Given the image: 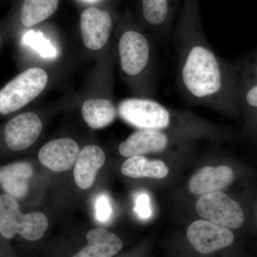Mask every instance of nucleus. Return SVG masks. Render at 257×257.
<instances>
[{"mask_svg": "<svg viewBox=\"0 0 257 257\" xmlns=\"http://www.w3.org/2000/svg\"><path fill=\"white\" fill-rule=\"evenodd\" d=\"M177 82L189 100L228 109L236 103L231 66L221 60L206 38L199 0H184L174 31Z\"/></svg>", "mask_w": 257, "mask_h": 257, "instance_id": "nucleus-1", "label": "nucleus"}, {"mask_svg": "<svg viewBox=\"0 0 257 257\" xmlns=\"http://www.w3.org/2000/svg\"><path fill=\"white\" fill-rule=\"evenodd\" d=\"M120 65L123 73L141 83L146 98L150 96V82L155 65V52L149 37L137 28L124 29L118 42Z\"/></svg>", "mask_w": 257, "mask_h": 257, "instance_id": "nucleus-2", "label": "nucleus"}, {"mask_svg": "<svg viewBox=\"0 0 257 257\" xmlns=\"http://www.w3.org/2000/svg\"><path fill=\"white\" fill-rule=\"evenodd\" d=\"M47 216L33 211L23 214L18 201L8 194L0 195V234L11 239L20 234L28 241L41 239L48 228Z\"/></svg>", "mask_w": 257, "mask_h": 257, "instance_id": "nucleus-3", "label": "nucleus"}, {"mask_svg": "<svg viewBox=\"0 0 257 257\" xmlns=\"http://www.w3.org/2000/svg\"><path fill=\"white\" fill-rule=\"evenodd\" d=\"M47 82L46 72L37 67L19 74L0 91V114H8L27 105L41 94Z\"/></svg>", "mask_w": 257, "mask_h": 257, "instance_id": "nucleus-4", "label": "nucleus"}, {"mask_svg": "<svg viewBox=\"0 0 257 257\" xmlns=\"http://www.w3.org/2000/svg\"><path fill=\"white\" fill-rule=\"evenodd\" d=\"M196 211L201 217L229 229H239L244 221L241 206L221 192L204 194L196 204Z\"/></svg>", "mask_w": 257, "mask_h": 257, "instance_id": "nucleus-5", "label": "nucleus"}, {"mask_svg": "<svg viewBox=\"0 0 257 257\" xmlns=\"http://www.w3.org/2000/svg\"><path fill=\"white\" fill-rule=\"evenodd\" d=\"M187 236L193 247L203 254L227 247L234 241V235L229 228L206 219L189 225Z\"/></svg>", "mask_w": 257, "mask_h": 257, "instance_id": "nucleus-6", "label": "nucleus"}, {"mask_svg": "<svg viewBox=\"0 0 257 257\" xmlns=\"http://www.w3.org/2000/svg\"><path fill=\"white\" fill-rule=\"evenodd\" d=\"M180 0H141V15L144 23L159 41L170 36L172 24Z\"/></svg>", "mask_w": 257, "mask_h": 257, "instance_id": "nucleus-7", "label": "nucleus"}, {"mask_svg": "<svg viewBox=\"0 0 257 257\" xmlns=\"http://www.w3.org/2000/svg\"><path fill=\"white\" fill-rule=\"evenodd\" d=\"M113 20L110 13L99 8L84 10L80 18L83 42L89 50H99L110 37Z\"/></svg>", "mask_w": 257, "mask_h": 257, "instance_id": "nucleus-8", "label": "nucleus"}, {"mask_svg": "<svg viewBox=\"0 0 257 257\" xmlns=\"http://www.w3.org/2000/svg\"><path fill=\"white\" fill-rule=\"evenodd\" d=\"M42 130V123L38 115L24 113L10 120L5 126V142L10 150L21 151L36 142Z\"/></svg>", "mask_w": 257, "mask_h": 257, "instance_id": "nucleus-9", "label": "nucleus"}, {"mask_svg": "<svg viewBox=\"0 0 257 257\" xmlns=\"http://www.w3.org/2000/svg\"><path fill=\"white\" fill-rule=\"evenodd\" d=\"M79 153L77 143L70 138H61L45 144L39 152L42 165L55 172H65L75 165Z\"/></svg>", "mask_w": 257, "mask_h": 257, "instance_id": "nucleus-10", "label": "nucleus"}, {"mask_svg": "<svg viewBox=\"0 0 257 257\" xmlns=\"http://www.w3.org/2000/svg\"><path fill=\"white\" fill-rule=\"evenodd\" d=\"M170 138L165 132L157 130H140L120 144V155L124 157L149 153H160L167 150Z\"/></svg>", "mask_w": 257, "mask_h": 257, "instance_id": "nucleus-11", "label": "nucleus"}, {"mask_svg": "<svg viewBox=\"0 0 257 257\" xmlns=\"http://www.w3.org/2000/svg\"><path fill=\"white\" fill-rule=\"evenodd\" d=\"M234 171L228 166L203 167L194 174L189 182V189L196 195L221 192L232 183Z\"/></svg>", "mask_w": 257, "mask_h": 257, "instance_id": "nucleus-12", "label": "nucleus"}, {"mask_svg": "<svg viewBox=\"0 0 257 257\" xmlns=\"http://www.w3.org/2000/svg\"><path fill=\"white\" fill-rule=\"evenodd\" d=\"M105 160L102 149L96 145H87L79 151L74 169V181L79 188L87 190L92 187Z\"/></svg>", "mask_w": 257, "mask_h": 257, "instance_id": "nucleus-13", "label": "nucleus"}, {"mask_svg": "<svg viewBox=\"0 0 257 257\" xmlns=\"http://www.w3.org/2000/svg\"><path fill=\"white\" fill-rule=\"evenodd\" d=\"M32 165L27 162H18L0 168V187L5 194L21 199L29 192V181L33 176Z\"/></svg>", "mask_w": 257, "mask_h": 257, "instance_id": "nucleus-14", "label": "nucleus"}, {"mask_svg": "<svg viewBox=\"0 0 257 257\" xmlns=\"http://www.w3.org/2000/svg\"><path fill=\"white\" fill-rule=\"evenodd\" d=\"M86 238L87 246L72 257H111L123 246L119 236L102 228L91 229Z\"/></svg>", "mask_w": 257, "mask_h": 257, "instance_id": "nucleus-15", "label": "nucleus"}, {"mask_svg": "<svg viewBox=\"0 0 257 257\" xmlns=\"http://www.w3.org/2000/svg\"><path fill=\"white\" fill-rule=\"evenodd\" d=\"M232 69L236 102L241 99L251 109H257V58L241 69Z\"/></svg>", "mask_w": 257, "mask_h": 257, "instance_id": "nucleus-16", "label": "nucleus"}, {"mask_svg": "<svg viewBox=\"0 0 257 257\" xmlns=\"http://www.w3.org/2000/svg\"><path fill=\"white\" fill-rule=\"evenodd\" d=\"M123 175L132 178L164 179L169 169L162 160H150L143 155L130 157L121 166Z\"/></svg>", "mask_w": 257, "mask_h": 257, "instance_id": "nucleus-17", "label": "nucleus"}, {"mask_svg": "<svg viewBox=\"0 0 257 257\" xmlns=\"http://www.w3.org/2000/svg\"><path fill=\"white\" fill-rule=\"evenodd\" d=\"M117 110L112 101L106 99H92L84 101L82 115L88 126L94 130L105 127L114 121Z\"/></svg>", "mask_w": 257, "mask_h": 257, "instance_id": "nucleus-18", "label": "nucleus"}, {"mask_svg": "<svg viewBox=\"0 0 257 257\" xmlns=\"http://www.w3.org/2000/svg\"><path fill=\"white\" fill-rule=\"evenodd\" d=\"M60 0H24L21 23L31 28L52 16L58 8Z\"/></svg>", "mask_w": 257, "mask_h": 257, "instance_id": "nucleus-19", "label": "nucleus"}, {"mask_svg": "<svg viewBox=\"0 0 257 257\" xmlns=\"http://www.w3.org/2000/svg\"><path fill=\"white\" fill-rule=\"evenodd\" d=\"M23 43L35 51L43 58L54 59L57 57V49L41 32L34 30L27 32L23 37Z\"/></svg>", "mask_w": 257, "mask_h": 257, "instance_id": "nucleus-20", "label": "nucleus"}, {"mask_svg": "<svg viewBox=\"0 0 257 257\" xmlns=\"http://www.w3.org/2000/svg\"><path fill=\"white\" fill-rule=\"evenodd\" d=\"M112 214L113 208L109 197L104 194H99L95 202L96 219L100 222H107L110 220Z\"/></svg>", "mask_w": 257, "mask_h": 257, "instance_id": "nucleus-21", "label": "nucleus"}, {"mask_svg": "<svg viewBox=\"0 0 257 257\" xmlns=\"http://www.w3.org/2000/svg\"><path fill=\"white\" fill-rule=\"evenodd\" d=\"M135 212L142 220H147L151 217V199L147 193L143 192L137 194L135 197Z\"/></svg>", "mask_w": 257, "mask_h": 257, "instance_id": "nucleus-22", "label": "nucleus"}, {"mask_svg": "<svg viewBox=\"0 0 257 257\" xmlns=\"http://www.w3.org/2000/svg\"><path fill=\"white\" fill-rule=\"evenodd\" d=\"M84 1L87 2V3H96V2L100 1V0H84Z\"/></svg>", "mask_w": 257, "mask_h": 257, "instance_id": "nucleus-23", "label": "nucleus"}]
</instances>
